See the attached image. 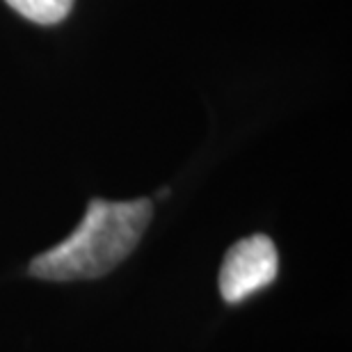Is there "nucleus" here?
Listing matches in <instances>:
<instances>
[{
    "label": "nucleus",
    "instance_id": "f257e3e1",
    "mask_svg": "<svg viewBox=\"0 0 352 352\" xmlns=\"http://www.w3.org/2000/svg\"><path fill=\"white\" fill-rule=\"evenodd\" d=\"M151 217V199H91L78 227L65 241L34 256L28 270L32 277L44 281L105 277L131 256Z\"/></svg>",
    "mask_w": 352,
    "mask_h": 352
},
{
    "label": "nucleus",
    "instance_id": "f03ea898",
    "mask_svg": "<svg viewBox=\"0 0 352 352\" xmlns=\"http://www.w3.org/2000/svg\"><path fill=\"white\" fill-rule=\"evenodd\" d=\"M279 272V254L274 243L263 234L248 236L231 245L220 267V295L227 305L254 298L272 286Z\"/></svg>",
    "mask_w": 352,
    "mask_h": 352
},
{
    "label": "nucleus",
    "instance_id": "7ed1b4c3",
    "mask_svg": "<svg viewBox=\"0 0 352 352\" xmlns=\"http://www.w3.org/2000/svg\"><path fill=\"white\" fill-rule=\"evenodd\" d=\"M5 3L23 19L39 25L60 23L62 19L69 16L74 7V0H5Z\"/></svg>",
    "mask_w": 352,
    "mask_h": 352
}]
</instances>
